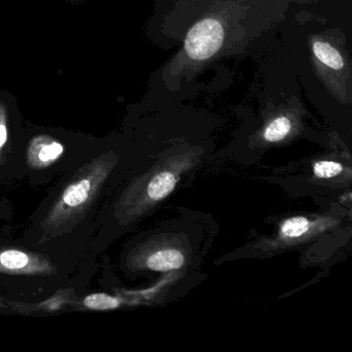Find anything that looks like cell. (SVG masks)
Returning a JSON list of instances; mask_svg holds the SVG:
<instances>
[{
    "mask_svg": "<svg viewBox=\"0 0 352 352\" xmlns=\"http://www.w3.org/2000/svg\"><path fill=\"white\" fill-rule=\"evenodd\" d=\"M122 300L116 296L106 294H94L86 296L83 300V306L88 310L107 311L119 308Z\"/></svg>",
    "mask_w": 352,
    "mask_h": 352,
    "instance_id": "10",
    "label": "cell"
},
{
    "mask_svg": "<svg viewBox=\"0 0 352 352\" xmlns=\"http://www.w3.org/2000/svg\"><path fill=\"white\" fill-rule=\"evenodd\" d=\"M59 270L42 253L32 252L15 245H0V277L57 278Z\"/></svg>",
    "mask_w": 352,
    "mask_h": 352,
    "instance_id": "2",
    "label": "cell"
},
{
    "mask_svg": "<svg viewBox=\"0 0 352 352\" xmlns=\"http://www.w3.org/2000/svg\"><path fill=\"white\" fill-rule=\"evenodd\" d=\"M7 129H6L5 125L0 124V148L5 145L6 142H7Z\"/></svg>",
    "mask_w": 352,
    "mask_h": 352,
    "instance_id": "12",
    "label": "cell"
},
{
    "mask_svg": "<svg viewBox=\"0 0 352 352\" xmlns=\"http://www.w3.org/2000/svg\"><path fill=\"white\" fill-rule=\"evenodd\" d=\"M185 257L178 249H158L145 259L146 267L153 271L168 272L179 270L184 265Z\"/></svg>",
    "mask_w": 352,
    "mask_h": 352,
    "instance_id": "4",
    "label": "cell"
},
{
    "mask_svg": "<svg viewBox=\"0 0 352 352\" xmlns=\"http://www.w3.org/2000/svg\"><path fill=\"white\" fill-rule=\"evenodd\" d=\"M315 223L306 217L288 218L280 226L279 236L283 240H296L307 236L314 230Z\"/></svg>",
    "mask_w": 352,
    "mask_h": 352,
    "instance_id": "7",
    "label": "cell"
},
{
    "mask_svg": "<svg viewBox=\"0 0 352 352\" xmlns=\"http://www.w3.org/2000/svg\"><path fill=\"white\" fill-rule=\"evenodd\" d=\"M178 180V176L175 173L168 170L157 173L148 183L146 189L147 201L149 203H158L166 199L173 192Z\"/></svg>",
    "mask_w": 352,
    "mask_h": 352,
    "instance_id": "6",
    "label": "cell"
},
{
    "mask_svg": "<svg viewBox=\"0 0 352 352\" xmlns=\"http://www.w3.org/2000/svg\"><path fill=\"white\" fill-rule=\"evenodd\" d=\"M63 154V146L57 142L38 143L30 148L28 162L34 168H47L58 162Z\"/></svg>",
    "mask_w": 352,
    "mask_h": 352,
    "instance_id": "5",
    "label": "cell"
},
{
    "mask_svg": "<svg viewBox=\"0 0 352 352\" xmlns=\"http://www.w3.org/2000/svg\"><path fill=\"white\" fill-rule=\"evenodd\" d=\"M313 53L323 65L333 69H341L344 67L343 58L335 48L324 42H315L313 44Z\"/></svg>",
    "mask_w": 352,
    "mask_h": 352,
    "instance_id": "8",
    "label": "cell"
},
{
    "mask_svg": "<svg viewBox=\"0 0 352 352\" xmlns=\"http://www.w3.org/2000/svg\"><path fill=\"white\" fill-rule=\"evenodd\" d=\"M224 30L218 20L208 18L197 22L187 34L185 50L195 60L211 58L221 48Z\"/></svg>",
    "mask_w": 352,
    "mask_h": 352,
    "instance_id": "3",
    "label": "cell"
},
{
    "mask_svg": "<svg viewBox=\"0 0 352 352\" xmlns=\"http://www.w3.org/2000/svg\"><path fill=\"white\" fill-rule=\"evenodd\" d=\"M292 121L287 117H278L274 119L263 131V139L270 143L282 141L292 131Z\"/></svg>",
    "mask_w": 352,
    "mask_h": 352,
    "instance_id": "9",
    "label": "cell"
},
{
    "mask_svg": "<svg viewBox=\"0 0 352 352\" xmlns=\"http://www.w3.org/2000/svg\"><path fill=\"white\" fill-rule=\"evenodd\" d=\"M116 164L115 158H92L69 181L41 222L43 236H59L83 219Z\"/></svg>",
    "mask_w": 352,
    "mask_h": 352,
    "instance_id": "1",
    "label": "cell"
},
{
    "mask_svg": "<svg viewBox=\"0 0 352 352\" xmlns=\"http://www.w3.org/2000/svg\"><path fill=\"white\" fill-rule=\"evenodd\" d=\"M343 172V166L340 162L331 160H320L313 166V173L317 178L329 179Z\"/></svg>",
    "mask_w": 352,
    "mask_h": 352,
    "instance_id": "11",
    "label": "cell"
}]
</instances>
